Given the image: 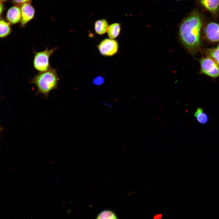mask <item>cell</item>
<instances>
[{
  "instance_id": "6da1fadb",
  "label": "cell",
  "mask_w": 219,
  "mask_h": 219,
  "mask_svg": "<svg viewBox=\"0 0 219 219\" xmlns=\"http://www.w3.org/2000/svg\"><path fill=\"white\" fill-rule=\"evenodd\" d=\"M203 17L197 10L192 12L182 21L179 29L180 40L192 55L200 49V35Z\"/></svg>"
},
{
  "instance_id": "7a4b0ae2",
  "label": "cell",
  "mask_w": 219,
  "mask_h": 219,
  "mask_svg": "<svg viewBox=\"0 0 219 219\" xmlns=\"http://www.w3.org/2000/svg\"><path fill=\"white\" fill-rule=\"evenodd\" d=\"M59 80L57 69L51 67L46 71L39 72L30 82L36 86L37 95L42 94L47 98L51 91L57 89Z\"/></svg>"
},
{
  "instance_id": "3957f363",
  "label": "cell",
  "mask_w": 219,
  "mask_h": 219,
  "mask_svg": "<svg viewBox=\"0 0 219 219\" xmlns=\"http://www.w3.org/2000/svg\"><path fill=\"white\" fill-rule=\"evenodd\" d=\"M57 48V47H56L50 50L47 48L43 51H33V64L34 68L39 72L44 71L49 69L51 67L49 62L50 57Z\"/></svg>"
},
{
  "instance_id": "277c9868",
  "label": "cell",
  "mask_w": 219,
  "mask_h": 219,
  "mask_svg": "<svg viewBox=\"0 0 219 219\" xmlns=\"http://www.w3.org/2000/svg\"><path fill=\"white\" fill-rule=\"evenodd\" d=\"M200 73L215 78L219 77V65L208 57H202L199 60Z\"/></svg>"
},
{
  "instance_id": "5b68a950",
  "label": "cell",
  "mask_w": 219,
  "mask_h": 219,
  "mask_svg": "<svg viewBox=\"0 0 219 219\" xmlns=\"http://www.w3.org/2000/svg\"><path fill=\"white\" fill-rule=\"evenodd\" d=\"M118 47V43L116 40L112 39H106L100 43L98 48L102 55L111 56L117 52Z\"/></svg>"
},
{
  "instance_id": "8992f818",
  "label": "cell",
  "mask_w": 219,
  "mask_h": 219,
  "mask_svg": "<svg viewBox=\"0 0 219 219\" xmlns=\"http://www.w3.org/2000/svg\"><path fill=\"white\" fill-rule=\"evenodd\" d=\"M206 39L211 42H219V24L211 22L208 23L204 30Z\"/></svg>"
},
{
  "instance_id": "52a82bcc",
  "label": "cell",
  "mask_w": 219,
  "mask_h": 219,
  "mask_svg": "<svg viewBox=\"0 0 219 219\" xmlns=\"http://www.w3.org/2000/svg\"><path fill=\"white\" fill-rule=\"evenodd\" d=\"M21 10V17L20 26L23 27L33 19L35 15V10L30 3L23 4Z\"/></svg>"
},
{
  "instance_id": "ba28073f",
  "label": "cell",
  "mask_w": 219,
  "mask_h": 219,
  "mask_svg": "<svg viewBox=\"0 0 219 219\" xmlns=\"http://www.w3.org/2000/svg\"><path fill=\"white\" fill-rule=\"evenodd\" d=\"M201 5L214 18L219 14V0H199Z\"/></svg>"
},
{
  "instance_id": "9c48e42d",
  "label": "cell",
  "mask_w": 219,
  "mask_h": 219,
  "mask_svg": "<svg viewBox=\"0 0 219 219\" xmlns=\"http://www.w3.org/2000/svg\"><path fill=\"white\" fill-rule=\"evenodd\" d=\"M7 20L12 24H16L21 21V9L16 6H12L8 10L6 16Z\"/></svg>"
},
{
  "instance_id": "30bf717a",
  "label": "cell",
  "mask_w": 219,
  "mask_h": 219,
  "mask_svg": "<svg viewBox=\"0 0 219 219\" xmlns=\"http://www.w3.org/2000/svg\"><path fill=\"white\" fill-rule=\"evenodd\" d=\"M108 23L105 19H101L96 21L95 24L96 32L99 35H102L107 31L108 28Z\"/></svg>"
},
{
  "instance_id": "8fae6325",
  "label": "cell",
  "mask_w": 219,
  "mask_h": 219,
  "mask_svg": "<svg viewBox=\"0 0 219 219\" xmlns=\"http://www.w3.org/2000/svg\"><path fill=\"white\" fill-rule=\"evenodd\" d=\"M204 52L207 57L212 58L219 65V44L216 47L205 49Z\"/></svg>"
},
{
  "instance_id": "7c38bea8",
  "label": "cell",
  "mask_w": 219,
  "mask_h": 219,
  "mask_svg": "<svg viewBox=\"0 0 219 219\" xmlns=\"http://www.w3.org/2000/svg\"><path fill=\"white\" fill-rule=\"evenodd\" d=\"M194 115L197 121L201 124H205L209 120L208 116L201 108H197Z\"/></svg>"
},
{
  "instance_id": "4fadbf2b",
  "label": "cell",
  "mask_w": 219,
  "mask_h": 219,
  "mask_svg": "<svg viewBox=\"0 0 219 219\" xmlns=\"http://www.w3.org/2000/svg\"><path fill=\"white\" fill-rule=\"evenodd\" d=\"M120 27L119 23H116L110 25L108 27L107 33L109 37L111 39H114L119 35Z\"/></svg>"
},
{
  "instance_id": "5bb4252c",
  "label": "cell",
  "mask_w": 219,
  "mask_h": 219,
  "mask_svg": "<svg viewBox=\"0 0 219 219\" xmlns=\"http://www.w3.org/2000/svg\"><path fill=\"white\" fill-rule=\"evenodd\" d=\"M11 32V29L8 23L3 20H0V38L8 36Z\"/></svg>"
},
{
  "instance_id": "9a60e30c",
  "label": "cell",
  "mask_w": 219,
  "mask_h": 219,
  "mask_svg": "<svg viewBox=\"0 0 219 219\" xmlns=\"http://www.w3.org/2000/svg\"><path fill=\"white\" fill-rule=\"evenodd\" d=\"M96 219H118L115 213L110 210H105L100 212Z\"/></svg>"
},
{
  "instance_id": "2e32d148",
  "label": "cell",
  "mask_w": 219,
  "mask_h": 219,
  "mask_svg": "<svg viewBox=\"0 0 219 219\" xmlns=\"http://www.w3.org/2000/svg\"><path fill=\"white\" fill-rule=\"evenodd\" d=\"M104 82V79L102 77L98 76L94 79L92 83L94 85L99 86L103 85Z\"/></svg>"
},
{
  "instance_id": "e0dca14e",
  "label": "cell",
  "mask_w": 219,
  "mask_h": 219,
  "mask_svg": "<svg viewBox=\"0 0 219 219\" xmlns=\"http://www.w3.org/2000/svg\"><path fill=\"white\" fill-rule=\"evenodd\" d=\"M15 3L19 4H23L30 2L32 0H12Z\"/></svg>"
},
{
  "instance_id": "ac0fdd59",
  "label": "cell",
  "mask_w": 219,
  "mask_h": 219,
  "mask_svg": "<svg viewBox=\"0 0 219 219\" xmlns=\"http://www.w3.org/2000/svg\"><path fill=\"white\" fill-rule=\"evenodd\" d=\"M163 215L161 213H157L155 214L153 217L152 219H162Z\"/></svg>"
},
{
  "instance_id": "d6986e66",
  "label": "cell",
  "mask_w": 219,
  "mask_h": 219,
  "mask_svg": "<svg viewBox=\"0 0 219 219\" xmlns=\"http://www.w3.org/2000/svg\"><path fill=\"white\" fill-rule=\"evenodd\" d=\"M103 105L106 107L109 108H111L112 107V105L107 102H104L103 103Z\"/></svg>"
},
{
  "instance_id": "ffe728a7",
  "label": "cell",
  "mask_w": 219,
  "mask_h": 219,
  "mask_svg": "<svg viewBox=\"0 0 219 219\" xmlns=\"http://www.w3.org/2000/svg\"><path fill=\"white\" fill-rule=\"evenodd\" d=\"M3 10V6L2 4L0 2V16L1 15Z\"/></svg>"
},
{
  "instance_id": "44dd1931",
  "label": "cell",
  "mask_w": 219,
  "mask_h": 219,
  "mask_svg": "<svg viewBox=\"0 0 219 219\" xmlns=\"http://www.w3.org/2000/svg\"><path fill=\"white\" fill-rule=\"evenodd\" d=\"M2 130V128L0 126V133Z\"/></svg>"
},
{
  "instance_id": "7402d4cb",
  "label": "cell",
  "mask_w": 219,
  "mask_h": 219,
  "mask_svg": "<svg viewBox=\"0 0 219 219\" xmlns=\"http://www.w3.org/2000/svg\"><path fill=\"white\" fill-rule=\"evenodd\" d=\"M177 0V1H180V0Z\"/></svg>"
},
{
  "instance_id": "603a6c76",
  "label": "cell",
  "mask_w": 219,
  "mask_h": 219,
  "mask_svg": "<svg viewBox=\"0 0 219 219\" xmlns=\"http://www.w3.org/2000/svg\"><path fill=\"white\" fill-rule=\"evenodd\" d=\"M0 1H1V0H0Z\"/></svg>"
}]
</instances>
